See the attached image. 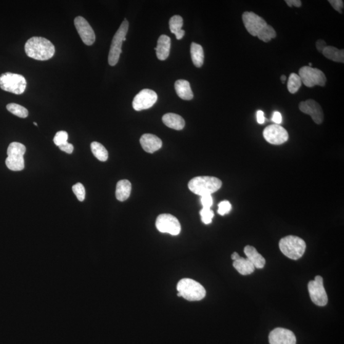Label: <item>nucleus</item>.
I'll return each instance as SVG.
<instances>
[{
	"label": "nucleus",
	"instance_id": "20e7f679",
	"mask_svg": "<svg viewBox=\"0 0 344 344\" xmlns=\"http://www.w3.org/2000/svg\"><path fill=\"white\" fill-rule=\"evenodd\" d=\"M178 296L190 301H200L205 297L206 291L199 282L190 279L180 280L177 285Z\"/></svg>",
	"mask_w": 344,
	"mask_h": 344
},
{
	"label": "nucleus",
	"instance_id": "f704fd0d",
	"mask_svg": "<svg viewBox=\"0 0 344 344\" xmlns=\"http://www.w3.org/2000/svg\"><path fill=\"white\" fill-rule=\"evenodd\" d=\"M218 213L219 215L224 216L232 210V205L228 201L224 200L218 205Z\"/></svg>",
	"mask_w": 344,
	"mask_h": 344
},
{
	"label": "nucleus",
	"instance_id": "bb28decb",
	"mask_svg": "<svg viewBox=\"0 0 344 344\" xmlns=\"http://www.w3.org/2000/svg\"><path fill=\"white\" fill-rule=\"evenodd\" d=\"M91 149L92 154L100 161H106L108 160V153L105 147L99 142L91 143Z\"/></svg>",
	"mask_w": 344,
	"mask_h": 344
},
{
	"label": "nucleus",
	"instance_id": "2f4dec72",
	"mask_svg": "<svg viewBox=\"0 0 344 344\" xmlns=\"http://www.w3.org/2000/svg\"><path fill=\"white\" fill-rule=\"evenodd\" d=\"M200 216L203 223L205 224H209L213 221L214 213L211 208H203L200 211Z\"/></svg>",
	"mask_w": 344,
	"mask_h": 344
},
{
	"label": "nucleus",
	"instance_id": "a878e982",
	"mask_svg": "<svg viewBox=\"0 0 344 344\" xmlns=\"http://www.w3.org/2000/svg\"><path fill=\"white\" fill-rule=\"evenodd\" d=\"M7 168L12 171H21L25 168V160L24 157H14L8 156L5 161Z\"/></svg>",
	"mask_w": 344,
	"mask_h": 344
},
{
	"label": "nucleus",
	"instance_id": "393cba45",
	"mask_svg": "<svg viewBox=\"0 0 344 344\" xmlns=\"http://www.w3.org/2000/svg\"><path fill=\"white\" fill-rule=\"evenodd\" d=\"M325 57L335 62L344 63V50H339L336 47L327 46L322 51Z\"/></svg>",
	"mask_w": 344,
	"mask_h": 344
},
{
	"label": "nucleus",
	"instance_id": "4be33fe9",
	"mask_svg": "<svg viewBox=\"0 0 344 344\" xmlns=\"http://www.w3.org/2000/svg\"><path fill=\"white\" fill-rule=\"evenodd\" d=\"M169 26L172 33L176 36L177 40H181L183 38L185 34V31L182 30L183 26V18L180 15H174L171 17L169 21Z\"/></svg>",
	"mask_w": 344,
	"mask_h": 344
},
{
	"label": "nucleus",
	"instance_id": "e433bc0d",
	"mask_svg": "<svg viewBox=\"0 0 344 344\" xmlns=\"http://www.w3.org/2000/svg\"><path fill=\"white\" fill-rule=\"evenodd\" d=\"M201 202H202L203 208H211L212 205L213 204V198L211 195L203 196L201 198Z\"/></svg>",
	"mask_w": 344,
	"mask_h": 344
},
{
	"label": "nucleus",
	"instance_id": "ea45409f",
	"mask_svg": "<svg viewBox=\"0 0 344 344\" xmlns=\"http://www.w3.org/2000/svg\"><path fill=\"white\" fill-rule=\"evenodd\" d=\"M316 46L317 51L321 53H322V51H323V50L325 49V47H327L326 42H325L324 41H322V40H319V41H317Z\"/></svg>",
	"mask_w": 344,
	"mask_h": 344
},
{
	"label": "nucleus",
	"instance_id": "c9c22d12",
	"mask_svg": "<svg viewBox=\"0 0 344 344\" xmlns=\"http://www.w3.org/2000/svg\"><path fill=\"white\" fill-rule=\"evenodd\" d=\"M335 10L342 14L343 9V1L342 0H329L328 1Z\"/></svg>",
	"mask_w": 344,
	"mask_h": 344
},
{
	"label": "nucleus",
	"instance_id": "4468645a",
	"mask_svg": "<svg viewBox=\"0 0 344 344\" xmlns=\"http://www.w3.org/2000/svg\"><path fill=\"white\" fill-rule=\"evenodd\" d=\"M299 108L301 112L309 115L315 123L321 124L324 120V113L318 103L313 100H308L301 102L299 104Z\"/></svg>",
	"mask_w": 344,
	"mask_h": 344
},
{
	"label": "nucleus",
	"instance_id": "6ab92c4d",
	"mask_svg": "<svg viewBox=\"0 0 344 344\" xmlns=\"http://www.w3.org/2000/svg\"><path fill=\"white\" fill-rule=\"evenodd\" d=\"M163 123L168 128L181 130L185 126V121L181 116L176 113H168L163 116L162 118Z\"/></svg>",
	"mask_w": 344,
	"mask_h": 344
},
{
	"label": "nucleus",
	"instance_id": "f8f14e48",
	"mask_svg": "<svg viewBox=\"0 0 344 344\" xmlns=\"http://www.w3.org/2000/svg\"><path fill=\"white\" fill-rule=\"evenodd\" d=\"M242 20L246 30L254 36H257L260 31L268 25L263 18L252 12L243 13Z\"/></svg>",
	"mask_w": 344,
	"mask_h": 344
},
{
	"label": "nucleus",
	"instance_id": "9b49d317",
	"mask_svg": "<svg viewBox=\"0 0 344 344\" xmlns=\"http://www.w3.org/2000/svg\"><path fill=\"white\" fill-rule=\"evenodd\" d=\"M158 100V95L151 89H145L134 98L133 107L137 111L146 110L152 107Z\"/></svg>",
	"mask_w": 344,
	"mask_h": 344
},
{
	"label": "nucleus",
	"instance_id": "2eb2a0df",
	"mask_svg": "<svg viewBox=\"0 0 344 344\" xmlns=\"http://www.w3.org/2000/svg\"><path fill=\"white\" fill-rule=\"evenodd\" d=\"M269 342L270 344H296V338L292 331L277 328L270 333Z\"/></svg>",
	"mask_w": 344,
	"mask_h": 344
},
{
	"label": "nucleus",
	"instance_id": "a18cd8bd",
	"mask_svg": "<svg viewBox=\"0 0 344 344\" xmlns=\"http://www.w3.org/2000/svg\"><path fill=\"white\" fill-rule=\"evenodd\" d=\"M34 125H35V126H38V125H37V124H36V123H34Z\"/></svg>",
	"mask_w": 344,
	"mask_h": 344
},
{
	"label": "nucleus",
	"instance_id": "c85d7f7f",
	"mask_svg": "<svg viewBox=\"0 0 344 344\" xmlns=\"http://www.w3.org/2000/svg\"><path fill=\"white\" fill-rule=\"evenodd\" d=\"M301 84H302V83H301L300 76L298 74L293 73L291 74L289 79H288V91L292 94H295L300 88Z\"/></svg>",
	"mask_w": 344,
	"mask_h": 344
},
{
	"label": "nucleus",
	"instance_id": "7ed1b4c3",
	"mask_svg": "<svg viewBox=\"0 0 344 344\" xmlns=\"http://www.w3.org/2000/svg\"><path fill=\"white\" fill-rule=\"evenodd\" d=\"M280 250L288 258L297 260L302 257L306 250V243L301 238L290 235L279 242Z\"/></svg>",
	"mask_w": 344,
	"mask_h": 344
},
{
	"label": "nucleus",
	"instance_id": "aec40b11",
	"mask_svg": "<svg viewBox=\"0 0 344 344\" xmlns=\"http://www.w3.org/2000/svg\"><path fill=\"white\" fill-rule=\"evenodd\" d=\"M175 89L177 95L181 99L190 100L193 99V91L188 81L182 79L177 81L175 83Z\"/></svg>",
	"mask_w": 344,
	"mask_h": 344
},
{
	"label": "nucleus",
	"instance_id": "f257e3e1",
	"mask_svg": "<svg viewBox=\"0 0 344 344\" xmlns=\"http://www.w3.org/2000/svg\"><path fill=\"white\" fill-rule=\"evenodd\" d=\"M25 49L28 57L39 61L51 59L55 53L54 45L43 37L34 36L29 39L26 42Z\"/></svg>",
	"mask_w": 344,
	"mask_h": 344
},
{
	"label": "nucleus",
	"instance_id": "473e14b6",
	"mask_svg": "<svg viewBox=\"0 0 344 344\" xmlns=\"http://www.w3.org/2000/svg\"><path fill=\"white\" fill-rule=\"evenodd\" d=\"M72 190L80 202H83L86 197V190L83 185L79 182L73 186Z\"/></svg>",
	"mask_w": 344,
	"mask_h": 344
},
{
	"label": "nucleus",
	"instance_id": "72a5a7b5",
	"mask_svg": "<svg viewBox=\"0 0 344 344\" xmlns=\"http://www.w3.org/2000/svg\"><path fill=\"white\" fill-rule=\"evenodd\" d=\"M68 135L67 132L65 131H58L54 138V142L57 146L65 144L68 142Z\"/></svg>",
	"mask_w": 344,
	"mask_h": 344
},
{
	"label": "nucleus",
	"instance_id": "6e6552de",
	"mask_svg": "<svg viewBox=\"0 0 344 344\" xmlns=\"http://www.w3.org/2000/svg\"><path fill=\"white\" fill-rule=\"evenodd\" d=\"M308 290L312 302L320 307L327 305L328 298L321 276L317 275L314 280L310 281Z\"/></svg>",
	"mask_w": 344,
	"mask_h": 344
},
{
	"label": "nucleus",
	"instance_id": "dca6fc26",
	"mask_svg": "<svg viewBox=\"0 0 344 344\" xmlns=\"http://www.w3.org/2000/svg\"><path fill=\"white\" fill-rule=\"evenodd\" d=\"M140 144L145 152L154 153L160 149L163 143L160 138L152 134H144L140 138Z\"/></svg>",
	"mask_w": 344,
	"mask_h": 344
},
{
	"label": "nucleus",
	"instance_id": "0eeeda50",
	"mask_svg": "<svg viewBox=\"0 0 344 344\" xmlns=\"http://www.w3.org/2000/svg\"><path fill=\"white\" fill-rule=\"evenodd\" d=\"M298 75L300 76L301 83L307 87L324 86L327 83L324 73L317 68L303 67L299 70Z\"/></svg>",
	"mask_w": 344,
	"mask_h": 344
},
{
	"label": "nucleus",
	"instance_id": "423d86ee",
	"mask_svg": "<svg viewBox=\"0 0 344 344\" xmlns=\"http://www.w3.org/2000/svg\"><path fill=\"white\" fill-rule=\"evenodd\" d=\"M129 23L125 18L121 23L120 28L118 29L111 44L109 54H108V63L110 66H115L120 60L122 52V45L126 41V36L128 33Z\"/></svg>",
	"mask_w": 344,
	"mask_h": 344
},
{
	"label": "nucleus",
	"instance_id": "39448f33",
	"mask_svg": "<svg viewBox=\"0 0 344 344\" xmlns=\"http://www.w3.org/2000/svg\"><path fill=\"white\" fill-rule=\"evenodd\" d=\"M27 82L23 75L13 73H5L0 75V88L4 91L15 94L25 92Z\"/></svg>",
	"mask_w": 344,
	"mask_h": 344
},
{
	"label": "nucleus",
	"instance_id": "ddd939ff",
	"mask_svg": "<svg viewBox=\"0 0 344 344\" xmlns=\"http://www.w3.org/2000/svg\"><path fill=\"white\" fill-rule=\"evenodd\" d=\"M75 28L82 41L87 46H91L96 40L93 30L89 23L83 17H77L74 20Z\"/></svg>",
	"mask_w": 344,
	"mask_h": 344
},
{
	"label": "nucleus",
	"instance_id": "a211bd4d",
	"mask_svg": "<svg viewBox=\"0 0 344 344\" xmlns=\"http://www.w3.org/2000/svg\"><path fill=\"white\" fill-rule=\"evenodd\" d=\"M243 251L248 260L253 264L255 268L261 269L265 265V259L258 252L255 247L247 245L245 246Z\"/></svg>",
	"mask_w": 344,
	"mask_h": 344
},
{
	"label": "nucleus",
	"instance_id": "37998d69",
	"mask_svg": "<svg viewBox=\"0 0 344 344\" xmlns=\"http://www.w3.org/2000/svg\"><path fill=\"white\" fill-rule=\"evenodd\" d=\"M240 258V256H239V254L237 253H234L232 254V259L234 261H236L237 259H239Z\"/></svg>",
	"mask_w": 344,
	"mask_h": 344
},
{
	"label": "nucleus",
	"instance_id": "9d476101",
	"mask_svg": "<svg viewBox=\"0 0 344 344\" xmlns=\"http://www.w3.org/2000/svg\"><path fill=\"white\" fill-rule=\"evenodd\" d=\"M263 137L270 144L281 145L288 141L289 135L282 126L275 124L264 129Z\"/></svg>",
	"mask_w": 344,
	"mask_h": 344
},
{
	"label": "nucleus",
	"instance_id": "58836bf2",
	"mask_svg": "<svg viewBox=\"0 0 344 344\" xmlns=\"http://www.w3.org/2000/svg\"><path fill=\"white\" fill-rule=\"evenodd\" d=\"M272 121L274 122L275 124H279L282 123V118L281 113L279 112H275L272 116Z\"/></svg>",
	"mask_w": 344,
	"mask_h": 344
},
{
	"label": "nucleus",
	"instance_id": "b1692460",
	"mask_svg": "<svg viewBox=\"0 0 344 344\" xmlns=\"http://www.w3.org/2000/svg\"><path fill=\"white\" fill-rule=\"evenodd\" d=\"M190 55L195 67L198 68L202 67L204 62V52L203 47L200 45L193 42L190 45Z\"/></svg>",
	"mask_w": 344,
	"mask_h": 344
},
{
	"label": "nucleus",
	"instance_id": "412c9836",
	"mask_svg": "<svg viewBox=\"0 0 344 344\" xmlns=\"http://www.w3.org/2000/svg\"><path fill=\"white\" fill-rule=\"evenodd\" d=\"M131 192V184L128 180L119 181L116 186V198L120 202L128 199Z\"/></svg>",
	"mask_w": 344,
	"mask_h": 344
},
{
	"label": "nucleus",
	"instance_id": "cd10ccee",
	"mask_svg": "<svg viewBox=\"0 0 344 344\" xmlns=\"http://www.w3.org/2000/svg\"><path fill=\"white\" fill-rule=\"evenodd\" d=\"M26 147L21 143L12 142L7 149L8 156L14 157H24L26 152Z\"/></svg>",
	"mask_w": 344,
	"mask_h": 344
},
{
	"label": "nucleus",
	"instance_id": "79ce46f5",
	"mask_svg": "<svg viewBox=\"0 0 344 344\" xmlns=\"http://www.w3.org/2000/svg\"><path fill=\"white\" fill-rule=\"evenodd\" d=\"M264 112L262 110H258L256 113V117H257V121L259 124H263L265 122V118H264Z\"/></svg>",
	"mask_w": 344,
	"mask_h": 344
},
{
	"label": "nucleus",
	"instance_id": "4c0bfd02",
	"mask_svg": "<svg viewBox=\"0 0 344 344\" xmlns=\"http://www.w3.org/2000/svg\"><path fill=\"white\" fill-rule=\"evenodd\" d=\"M59 148L63 152L68 153V154H71L73 151V146L72 144H70L68 142L65 144L60 145Z\"/></svg>",
	"mask_w": 344,
	"mask_h": 344
},
{
	"label": "nucleus",
	"instance_id": "a19ab883",
	"mask_svg": "<svg viewBox=\"0 0 344 344\" xmlns=\"http://www.w3.org/2000/svg\"><path fill=\"white\" fill-rule=\"evenodd\" d=\"M285 2L290 7L293 6L300 7L301 6V2L300 0H286Z\"/></svg>",
	"mask_w": 344,
	"mask_h": 344
},
{
	"label": "nucleus",
	"instance_id": "c03bdc74",
	"mask_svg": "<svg viewBox=\"0 0 344 344\" xmlns=\"http://www.w3.org/2000/svg\"><path fill=\"white\" fill-rule=\"evenodd\" d=\"M280 79H281L282 83L284 84L285 81H286V77H285V75H282L281 78H280Z\"/></svg>",
	"mask_w": 344,
	"mask_h": 344
},
{
	"label": "nucleus",
	"instance_id": "7c9ffc66",
	"mask_svg": "<svg viewBox=\"0 0 344 344\" xmlns=\"http://www.w3.org/2000/svg\"><path fill=\"white\" fill-rule=\"evenodd\" d=\"M277 34L274 29L271 25H267L263 30L260 31L257 36L259 40L264 42H269L272 39L276 37Z\"/></svg>",
	"mask_w": 344,
	"mask_h": 344
},
{
	"label": "nucleus",
	"instance_id": "c756f323",
	"mask_svg": "<svg viewBox=\"0 0 344 344\" xmlns=\"http://www.w3.org/2000/svg\"><path fill=\"white\" fill-rule=\"evenodd\" d=\"M7 110L12 114L21 118H26L28 116V110L25 107L16 103H9L7 105Z\"/></svg>",
	"mask_w": 344,
	"mask_h": 344
},
{
	"label": "nucleus",
	"instance_id": "1a4fd4ad",
	"mask_svg": "<svg viewBox=\"0 0 344 344\" xmlns=\"http://www.w3.org/2000/svg\"><path fill=\"white\" fill-rule=\"evenodd\" d=\"M156 226L159 232L171 235H178L181 231V226L176 217L168 214H163L156 219Z\"/></svg>",
	"mask_w": 344,
	"mask_h": 344
},
{
	"label": "nucleus",
	"instance_id": "f03ea898",
	"mask_svg": "<svg viewBox=\"0 0 344 344\" xmlns=\"http://www.w3.org/2000/svg\"><path fill=\"white\" fill-rule=\"evenodd\" d=\"M222 186L220 179L215 177L199 176L190 180L188 184L190 192L201 196L211 195Z\"/></svg>",
	"mask_w": 344,
	"mask_h": 344
},
{
	"label": "nucleus",
	"instance_id": "5701e85b",
	"mask_svg": "<svg viewBox=\"0 0 344 344\" xmlns=\"http://www.w3.org/2000/svg\"><path fill=\"white\" fill-rule=\"evenodd\" d=\"M233 265L241 275H250L255 271V267L247 258L240 257L237 260L234 261Z\"/></svg>",
	"mask_w": 344,
	"mask_h": 344
},
{
	"label": "nucleus",
	"instance_id": "f3484780",
	"mask_svg": "<svg viewBox=\"0 0 344 344\" xmlns=\"http://www.w3.org/2000/svg\"><path fill=\"white\" fill-rule=\"evenodd\" d=\"M171 47V40L170 37L163 34L158 39L157 47L155 49L156 51V55L159 60L164 61L167 59L170 54Z\"/></svg>",
	"mask_w": 344,
	"mask_h": 344
}]
</instances>
